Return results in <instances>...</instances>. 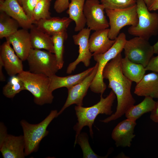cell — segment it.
Returning <instances> with one entry per match:
<instances>
[{
	"label": "cell",
	"mask_w": 158,
	"mask_h": 158,
	"mask_svg": "<svg viewBox=\"0 0 158 158\" xmlns=\"http://www.w3.org/2000/svg\"><path fill=\"white\" fill-rule=\"evenodd\" d=\"M121 53L109 62L103 72L104 79L108 80V87L115 94L117 104L115 112L100 121L105 123L116 120L124 115L136 101L131 93L132 82L123 74L121 67Z\"/></svg>",
	"instance_id": "obj_1"
},
{
	"label": "cell",
	"mask_w": 158,
	"mask_h": 158,
	"mask_svg": "<svg viewBox=\"0 0 158 158\" xmlns=\"http://www.w3.org/2000/svg\"><path fill=\"white\" fill-rule=\"evenodd\" d=\"M116 98L115 94L111 90L105 98L101 95L99 101L92 106L84 107L76 106L75 107L78 121L73 127V129L75 131V139L86 126L89 127L90 136L92 138H93L92 126L96 118L100 114L111 115L113 112L112 107Z\"/></svg>",
	"instance_id": "obj_2"
},
{
	"label": "cell",
	"mask_w": 158,
	"mask_h": 158,
	"mask_svg": "<svg viewBox=\"0 0 158 158\" xmlns=\"http://www.w3.org/2000/svg\"><path fill=\"white\" fill-rule=\"evenodd\" d=\"M17 75L23 82L25 90L33 95L35 103L42 106L52 103L54 97L49 89V77L43 74L24 71Z\"/></svg>",
	"instance_id": "obj_3"
},
{
	"label": "cell",
	"mask_w": 158,
	"mask_h": 158,
	"mask_svg": "<svg viewBox=\"0 0 158 158\" xmlns=\"http://www.w3.org/2000/svg\"><path fill=\"white\" fill-rule=\"evenodd\" d=\"M58 113L56 110H51L44 120L37 124L30 123L24 120L20 121L23 132L26 156L37 151L40 142L48 134L47 130L48 126L54 118L57 117Z\"/></svg>",
	"instance_id": "obj_4"
},
{
	"label": "cell",
	"mask_w": 158,
	"mask_h": 158,
	"mask_svg": "<svg viewBox=\"0 0 158 158\" xmlns=\"http://www.w3.org/2000/svg\"><path fill=\"white\" fill-rule=\"evenodd\" d=\"M137 11L138 21L135 26H130L128 33L147 40L158 34V14L151 13L143 0H137Z\"/></svg>",
	"instance_id": "obj_5"
},
{
	"label": "cell",
	"mask_w": 158,
	"mask_h": 158,
	"mask_svg": "<svg viewBox=\"0 0 158 158\" xmlns=\"http://www.w3.org/2000/svg\"><path fill=\"white\" fill-rule=\"evenodd\" d=\"M127 40L125 34L121 33L116 38L114 43L107 51L104 54L92 55L98 65L97 73L90 87L92 92L103 95L107 87L103 77L104 68L109 62L121 53Z\"/></svg>",
	"instance_id": "obj_6"
},
{
	"label": "cell",
	"mask_w": 158,
	"mask_h": 158,
	"mask_svg": "<svg viewBox=\"0 0 158 158\" xmlns=\"http://www.w3.org/2000/svg\"><path fill=\"white\" fill-rule=\"evenodd\" d=\"M29 71L50 77L59 70L54 54L46 50L31 49L27 59Z\"/></svg>",
	"instance_id": "obj_7"
},
{
	"label": "cell",
	"mask_w": 158,
	"mask_h": 158,
	"mask_svg": "<svg viewBox=\"0 0 158 158\" xmlns=\"http://www.w3.org/2000/svg\"><path fill=\"white\" fill-rule=\"evenodd\" d=\"M105 11L109 20L110 28L108 35L111 40L116 39L121 29L124 26L128 25L135 26L138 23L136 4L126 8L106 9Z\"/></svg>",
	"instance_id": "obj_8"
},
{
	"label": "cell",
	"mask_w": 158,
	"mask_h": 158,
	"mask_svg": "<svg viewBox=\"0 0 158 158\" xmlns=\"http://www.w3.org/2000/svg\"><path fill=\"white\" fill-rule=\"evenodd\" d=\"M123 49L125 57L134 63L142 65L145 67L154 54L153 46L148 40L138 37L127 40Z\"/></svg>",
	"instance_id": "obj_9"
},
{
	"label": "cell",
	"mask_w": 158,
	"mask_h": 158,
	"mask_svg": "<svg viewBox=\"0 0 158 158\" xmlns=\"http://www.w3.org/2000/svg\"><path fill=\"white\" fill-rule=\"evenodd\" d=\"M0 151L4 158H24L25 143L23 135L8 134L4 125L0 123Z\"/></svg>",
	"instance_id": "obj_10"
},
{
	"label": "cell",
	"mask_w": 158,
	"mask_h": 158,
	"mask_svg": "<svg viewBox=\"0 0 158 158\" xmlns=\"http://www.w3.org/2000/svg\"><path fill=\"white\" fill-rule=\"evenodd\" d=\"M105 8L99 0H86L83 8L87 28L96 31L108 28L109 22L105 15Z\"/></svg>",
	"instance_id": "obj_11"
},
{
	"label": "cell",
	"mask_w": 158,
	"mask_h": 158,
	"mask_svg": "<svg viewBox=\"0 0 158 158\" xmlns=\"http://www.w3.org/2000/svg\"><path fill=\"white\" fill-rule=\"evenodd\" d=\"M98 65V63L97 62L92 71L83 80L68 89V96L67 99L63 107L58 112L57 117L66 108L72 104H76L78 106L83 105V98L96 75Z\"/></svg>",
	"instance_id": "obj_12"
},
{
	"label": "cell",
	"mask_w": 158,
	"mask_h": 158,
	"mask_svg": "<svg viewBox=\"0 0 158 158\" xmlns=\"http://www.w3.org/2000/svg\"><path fill=\"white\" fill-rule=\"evenodd\" d=\"M91 31L88 28H84L77 34L73 36L74 43L79 46V55L74 61L69 64L66 69L67 73H71L81 62L86 67L90 65V60L92 56L90 49L89 43Z\"/></svg>",
	"instance_id": "obj_13"
},
{
	"label": "cell",
	"mask_w": 158,
	"mask_h": 158,
	"mask_svg": "<svg viewBox=\"0 0 158 158\" xmlns=\"http://www.w3.org/2000/svg\"><path fill=\"white\" fill-rule=\"evenodd\" d=\"M136 124V121L126 118L115 126L111 136L116 147H130L132 140L135 136L134 130Z\"/></svg>",
	"instance_id": "obj_14"
},
{
	"label": "cell",
	"mask_w": 158,
	"mask_h": 158,
	"mask_svg": "<svg viewBox=\"0 0 158 158\" xmlns=\"http://www.w3.org/2000/svg\"><path fill=\"white\" fill-rule=\"evenodd\" d=\"M0 59L7 74L15 75L23 71V61L17 56L11 44L7 41L0 46Z\"/></svg>",
	"instance_id": "obj_15"
},
{
	"label": "cell",
	"mask_w": 158,
	"mask_h": 158,
	"mask_svg": "<svg viewBox=\"0 0 158 158\" xmlns=\"http://www.w3.org/2000/svg\"><path fill=\"white\" fill-rule=\"evenodd\" d=\"M11 44L15 53L23 61L27 60L31 49L30 36L28 30L22 28L6 38Z\"/></svg>",
	"instance_id": "obj_16"
},
{
	"label": "cell",
	"mask_w": 158,
	"mask_h": 158,
	"mask_svg": "<svg viewBox=\"0 0 158 158\" xmlns=\"http://www.w3.org/2000/svg\"><path fill=\"white\" fill-rule=\"evenodd\" d=\"M0 10L16 20L22 28L30 29L33 25L17 0L0 1Z\"/></svg>",
	"instance_id": "obj_17"
},
{
	"label": "cell",
	"mask_w": 158,
	"mask_h": 158,
	"mask_svg": "<svg viewBox=\"0 0 158 158\" xmlns=\"http://www.w3.org/2000/svg\"><path fill=\"white\" fill-rule=\"evenodd\" d=\"M109 28L95 31L90 36L89 43L92 55L102 54L109 50L116 41L109 37Z\"/></svg>",
	"instance_id": "obj_18"
},
{
	"label": "cell",
	"mask_w": 158,
	"mask_h": 158,
	"mask_svg": "<svg viewBox=\"0 0 158 158\" xmlns=\"http://www.w3.org/2000/svg\"><path fill=\"white\" fill-rule=\"evenodd\" d=\"M72 21L69 17H51L35 21L33 24L40 30L51 36L67 30Z\"/></svg>",
	"instance_id": "obj_19"
},
{
	"label": "cell",
	"mask_w": 158,
	"mask_h": 158,
	"mask_svg": "<svg viewBox=\"0 0 158 158\" xmlns=\"http://www.w3.org/2000/svg\"><path fill=\"white\" fill-rule=\"evenodd\" d=\"M134 93L139 96L158 99V73L153 72L145 75L136 84Z\"/></svg>",
	"instance_id": "obj_20"
},
{
	"label": "cell",
	"mask_w": 158,
	"mask_h": 158,
	"mask_svg": "<svg viewBox=\"0 0 158 158\" xmlns=\"http://www.w3.org/2000/svg\"><path fill=\"white\" fill-rule=\"evenodd\" d=\"M94 66L78 74L65 77H60L54 75L49 77V89L53 92L55 90L63 87L68 89L83 80L92 71Z\"/></svg>",
	"instance_id": "obj_21"
},
{
	"label": "cell",
	"mask_w": 158,
	"mask_h": 158,
	"mask_svg": "<svg viewBox=\"0 0 158 158\" xmlns=\"http://www.w3.org/2000/svg\"><path fill=\"white\" fill-rule=\"evenodd\" d=\"M30 29L32 49H44L54 54L51 36L39 29L34 24Z\"/></svg>",
	"instance_id": "obj_22"
},
{
	"label": "cell",
	"mask_w": 158,
	"mask_h": 158,
	"mask_svg": "<svg viewBox=\"0 0 158 158\" xmlns=\"http://www.w3.org/2000/svg\"><path fill=\"white\" fill-rule=\"evenodd\" d=\"M85 0H71L66 13L69 17L75 22V32H79L84 28L86 24L83 8Z\"/></svg>",
	"instance_id": "obj_23"
},
{
	"label": "cell",
	"mask_w": 158,
	"mask_h": 158,
	"mask_svg": "<svg viewBox=\"0 0 158 158\" xmlns=\"http://www.w3.org/2000/svg\"><path fill=\"white\" fill-rule=\"evenodd\" d=\"M121 67L123 75L136 84L142 79L146 71L142 65L134 63L126 57L121 59Z\"/></svg>",
	"instance_id": "obj_24"
},
{
	"label": "cell",
	"mask_w": 158,
	"mask_h": 158,
	"mask_svg": "<svg viewBox=\"0 0 158 158\" xmlns=\"http://www.w3.org/2000/svg\"><path fill=\"white\" fill-rule=\"evenodd\" d=\"M156 102L152 97H145L139 104L129 108L125 115L126 118L136 121L144 114L151 112L154 109Z\"/></svg>",
	"instance_id": "obj_25"
},
{
	"label": "cell",
	"mask_w": 158,
	"mask_h": 158,
	"mask_svg": "<svg viewBox=\"0 0 158 158\" xmlns=\"http://www.w3.org/2000/svg\"><path fill=\"white\" fill-rule=\"evenodd\" d=\"M20 26L18 23L4 12L0 14V38H5L16 32Z\"/></svg>",
	"instance_id": "obj_26"
},
{
	"label": "cell",
	"mask_w": 158,
	"mask_h": 158,
	"mask_svg": "<svg viewBox=\"0 0 158 158\" xmlns=\"http://www.w3.org/2000/svg\"><path fill=\"white\" fill-rule=\"evenodd\" d=\"M51 37L54 44V54L60 70L62 68L64 63V44L68 37L67 30L55 34L51 36Z\"/></svg>",
	"instance_id": "obj_27"
},
{
	"label": "cell",
	"mask_w": 158,
	"mask_h": 158,
	"mask_svg": "<svg viewBox=\"0 0 158 158\" xmlns=\"http://www.w3.org/2000/svg\"><path fill=\"white\" fill-rule=\"evenodd\" d=\"M24 90L25 88L23 82L17 75H15L11 77L9 80L3 87V93L6 97L12 98Z\"/></svg>",
	"instance_id": "obj_28"
},
{
	"label": "cell",
	"mask_w": 158,
	"mask_h": 158,
	"mask_svg": "<svg viewBox=\"0 0 158 158\" xmlns=\"http://www.w3.org/2000/svg\"><path fill=\"white\" fill-rule=\"evenodd\" d=\"M89 138L87 134L85 132L80 133L75 139L74 147L76 144L80 146L83 153V158H105L108 155L101 156L96 154L92 149L89 142Z\"/></svg>",
	"instance_id": "obj_29"
},
{
	"label": "cell",
	"mask_w": 158,
	"mask_h": 158,
	"mask_svg": "<svg viewBox=\"0 0 158 158\" xmlns=\"http://www.w3.org/2000/svg\"><path fill=\"white\" fill-rule=\"evenodd\" d=\"M51 0H40L36 5L33 13V23L42 19L51 18L49 9Z\"/></svg>",
	"instance_id": "obj_30"
},
{
	"label": "cell",
	"mask_w": 158,
	"mask_h": 158,
	"mask_svg": "<svg viewBox=\"0 0 158 158\" xmlns=\"http://www.w3.org/2000/svg\"><path fill=\"white\" fill-rule=\"evenodd\" d=\"M137 0H101L105 9H124L136 4Z\"/></svg>",
	"instance_id": "obj_31"
},
{
	"label": "cell",
	"mask_w": 158,
	"mask_h": 158,
	"mask_svg": "<svg viewBox=\"0 0 158 158\" xmlns=\"http://www.w3.org/2000/svg\"><path fill=\"white\" fill-rule=\"evenodd\" d=\"M40 0H24L22 6L28 18L33 23V13L35 8Z\"/></svg>",
	"instance_id": "obj_32"
},
{
	"label": "cell",
	"mask_w": 158,
	"mask_h": 158,
	"mask_svg": "<svg viewBox=\"0 0 158 158\" xmlns=\"http://www.w3.org/2000/svg\"><path fill=\"white\" fill-rule=\"evenodd\" d=\"M69 0H56L54 5L55 11L61 13L68 8Z\"/></svg>",
	"instance_id": "obj_33"
},
{
	"label": "cell",
	"mask_w": 158,
	"mask_h": 158,
	"mask_svg": "<svg viewBox=\"0 0 158 158\" xmlns=\"http://www.w3.org/2000/svg\"><path fill=\"white\" fill-rule=\"evenodd\" d=\"M145 70L158 73V55L152 57L147 65L145 67Z\"/></svg>",
	"instance_id": "obj_34"
},
{
	"label": "cell",
	"mask_w": 158,
	"mask_h": 158,
	"mask_svg": "<svg viewBox=\"0 0 158 158\" xmlns=\"http://www.w3.org/2000/svg\"><path fill=\"white\" fill-rule=\"evenodd\" d=\"M151 112L150 119L154 122L158 123V101L156 102L155 107Z\"/></svg>",
	"instance_id": "obj_35"
},
{
	"label": "cell",
	"mask_w": 158,
	"mask_h": 158,
	"mask_svg": "<svg viewBox=\"0 0 158 158\" xmlns=\"http://www.w3.org/2000/svg\"><path fill=\"white\" fill-rule=\"evenodd\" d=\"M147 8L150 11L158 10V0H151Z\"/></svg>",
	"instance_id": "obj_36"
},
{
	"label": "cell",
	"mask_w": 158,
	"mask_h": 158,
	"mask_svg": "<svg viewBox=\"0 0 158 158\" xmlns=\"http://www.w3.org/2000/svg\"><path fill=\"white\" fill-rule=\"evenodd\" d=\"M4 67L3 64L1 60L0 59V80L1 82L5 81L6 78L2 71V68Z\"/></svg>",
	"instance_id": "obj_37"
},
{
	"label": "cell",
	"mask_w": 158,
	"mask_h": 158,
	"mask_svg": "<svg viewBox=\"0 0 158 158\" xmlns=\"http://www.w3.org/2000/svg\"><path fill=\"white\" fill-rule=\"evenodd\" d=\"M154 54L158 55V41L153 45Z\"/></svg>",
	"instance_id": "obj_38"
},
{
	"label": "cell",
	"mask_w": 158,
	"mask_h": 158,
	"mask_svg": "<svg viewBox=\"0 0 158 158\" xmlns=\"http://www.w3.org/2000/svg\"><path fill=\"white\" fill-rule=\"evenodd\" d=\"M147 7L148 6L151 0H143Z\"/></svg>",
	"instance_id": "obj_39"
},
{
	"label": "cell",
	"mask_w": 158,
	"mask_h": 158,
	"mask_svg": "<svg viewBox=\"0 0 158 158\" xmlns=\"http://www.w3.org/2000/svg\"><path fill=\"white\" fill-rule=\"evenodd\" d=\"M17 1L19 3V4H20V5L22 6V3L24 0H17Z\"/></svg>",
	"instance_id": "obj_40"
},
{
	"label": "cell",
	"mask_w": 158,
	"mask_h": 158,
	"mask_svg": "<svg viewBox=\"0 0 158 158\" xmlns=\"http://www.w3.org/2000/svg\"><path fill=\"white\" fill-rule=\"evenodd\" d=\"M4 0H0V1H3Z\"/></svg>",
	"instance_id": "obj_41"
}]
</instances>
